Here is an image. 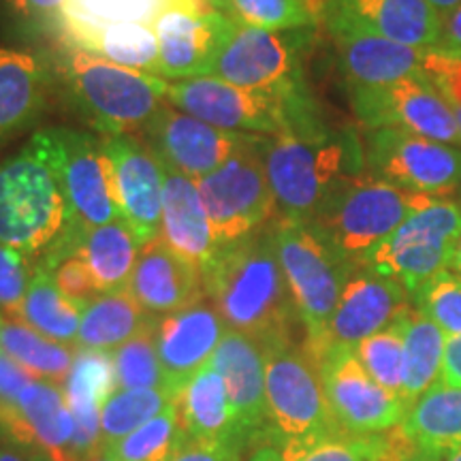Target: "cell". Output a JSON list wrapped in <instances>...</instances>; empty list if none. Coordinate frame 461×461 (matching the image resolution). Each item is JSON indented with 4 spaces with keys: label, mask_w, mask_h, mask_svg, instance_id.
I'll return each mask as SVG.
<instances>
[{
    "label": "cell",
    "mask_w": 461,
    "mask_h": 461,
    "mask_svg": "<svg viewBox=\"0 0 461 461\" xmlns=\"http://www.w3.org/2000/svg\"><path fill=\"white\" fill-rule=\"evenodd\" d=\"M274 221L218 248L201 272L205 297L227 330L250 336L263 348L295 342L293 331L302 325L276 252Z\"/></svg>",
    "instance_id": "6da1fadb"
},
{
    "label": "cell",
    "mask_w": 461,
    "mask_h": 461,
    "mask_svg": "<svg viewBox=\"0 0 461 461\" xmlns=\"http://www.w3.org/2000/svg\"><path fill=\"white\" fill-rule=\"evenodd\" d=\"M263 163L278 216L305 224L312 222L339 182L366 171L359 137L327 122L267 137Z\"/></svg>",
    "instance_id": "7a4b0ae2"
},
{
    "label": "cell",
    "mask_w": 461,
    "mask_h": 461,
    "mask_svg": "<svg viewBox=\"0 0 461 461\" xmlns=\"http://www.w3.org/2000/svg\"><path fill=\"white\" fill-rule=\"evenodd\" d=\"M68 227L71 207L50 126L0 163V241L39 258Z\"/></svg>",
    "instance_id": "3957f363"
},
{
    "label": "cell",
    "mask_w": 461,
    "mask_h": 461,
    "mask_svg": "<svg viewBox=\"0 0 461 461\" xmlns=\"http://www.w3.org/2000/svg\"><path fill=\"white\" fill-rule=\"evenodd\" d=\"M58 71L68 99L99 137L140 135L167 103L169 82L62 45Z\"/></svg>",
    "instance_id": "277c9868"
},
{
    "label": "cell",
    "mask_w": 461,
    "mask_h": 461,
    "mask_svg": "<svg viewBox=\"0 0 461 461\" xmlns=\"http://www.w3.org/2000/svg\"><path fill=\"white\" fill-rule=\"evenodd\" d=\"M167 103L216 129L274 137L327 122L308 86L291 92L248 90L216 77L169 82Z\"/></svg>",
    "instance_id": "5b68a950"
},
{
    "label": "cell",
    "mask_w": 461,
    "mask_h": 461,
    "mask_svg": "<svg viewBox=\"0 0 461 461\" xmlns=\"http://www.w3.org/2000/svg\"><path fill=\"white\" fill-rule=\"evenodd\" d=\"M438 197L408 193L370 171L346 177L310 222L346 263L361 265L380 241L387 240L412 212Z\"/></svg>",
    "instance_id": "8992f818"
},
{
    "label": "cell",
    "mask_w": 461,
    "mask_h": 461,
    "mask_svg": "<svg viewBox=\"0 0 461 461\" xmlns=\"http://www.w3.org/2000/svg\"><path fill=\"white\" fill-rule=\"evenodd\" d=\"M274 241L288 291L305 331L303 346L319 363L327 348V330L353 265L305 222L276 216Z\"/></svg>",
    "instance_id": "52a82bcc"
},
{
    "label": "cell",
    "mask_w": 461,
    "mask_h": 461,
    "mask_svg": "<svg viewBox=\"0 0 461 461\" xmlns=\"http://www.w3.org/2000/svg\"><path fill=\"white\" fill-rule=\"evenodd\" d=\"M461 238V205L453 197L431 199L397 227L357 267L372 269L414 295L445 272Z\"/></svg>",
    "instance_id": "ba28073f"
},
{
    "label": "cell",
    "mask_w": 461,
    "mask_h": 461,
    "mask_svg": "<svg viewBox=\"0 0 461 461\" xmlns=\"http://www.w3.org/2000/svg\"><path fill=\"white\" fill-rule=\"evenodd\" d=\"M263 350L269 423L267 445L305 440L342 429L322 389L319 363L305 346L286 342Z\"/></svg>",
    "instance_id": "9c48e42d"
},
{
    "label": "cell",
    "mask_w": 461,
    "mask_h": 461,
    "mask_svg": "<svg viewBox=\"0 0 461 461\" xmlns=\"http://www.w3.org/2000/svg\"><path fill=\"white\" fill-rule=\"evenodd\" d=\"M316 28L267 31L235 22L230 24L221 54L207 77L248 90L291 92L305 88V51L314 41Z\"/></svg>",
    "instance_id": "30bf717a"
},
{
    "label": "cell",
    "mask_w": 461,
    "mask_h": 461,
    "mask_svg": "<svg viewBox=\"0 0 461 461\" xmlns=\"http://www.w3.org/2000/svg\"><path fill=\"white\" fill-rule=\"evenodd\" d=\"M265 140L197 180L216 250L248 238L278 216L263 163Z\"/></svg>",
    "instance_id": "8fae6325"
},
{
    "label": "cell",
    "mask_w": 461,
    "mask_h": 461,
    "mask_svg": "<svg viewBox=\"0 0 461 461\" xmlns=\"http://www.w3.org/2000/svg\"><path fill=\"white\" fill-rule=\"evenodd\" d=\"M366 171L423 197H453L461 184V148L397 129L366 131Z\"/></svg>",
    "instance_id": "7c38bea8"
},
{
    "label": "cell",
    "mask_w": 461,
    "mask_h": 461,
    "mask_svg": "<svg viewBox=\"0 0 461 461\" xmlns=\"http://www.w3.org/2000/svg\"><path fill=\"white\" fill-rule=\"evenodd\" d=\"M348 99L366 131L397 129L461 148L457 120L425 77L387 86H348Z\"/></svg>",
    "instance_id": "4fadbf2b"
},
{
    "label": "cell",
    "mask_w": 461,
    "mask_h": 461,
    "mask_svg": "<svg viewBox=\"0 0 461 461\" xmlns=\"http://www.w3.org/2000/svg\"><path fill=\"white\" fill-rule=\"evenodd\" d=\"M327 402L338 425L350 434H384L400 428L408 403L367 374L350 346H330L319 359Z\"/></svg>",
    "instance_id": "5bb4252c"
},
{
    "label": "cell",
    "mask_w": 461,
    "mask_h": 461,
    "mask_svg": "<svg viewBox=\"0 0 461 461\" xmlns=\"http://www.w3.org/2000/svg\"><path fill=\"white\" fill-rule=\"evenodd\" d=\"M140 135L157 152L160 163L184 176L201 180L207 173L240 154L241 149L263 141L261 135L230 132L194 118L182 109L165 103L154 120Z\"/></svg>",
    "instance_id": "9a60e30c"
},
{
    "label": "cell",
    "mask_w": 461,
    "mask_h": 461,
    "mask_svg": "<svg viewBox=\"0 0 461 461\" xmlns=\"http://www.w3.org/2000/svg\"><path fill=\"white\" fill-rule=\"evenodd\" d=\"M51 131L71 207V227L95 229L120 221L112 163L101 137L67 126H51Z\"/></svg>",
    "instance_id": "2e32d148"
},
{
    "label": "cell",
    "mask_w": 461,
    "mask_h": 461,
    "mask_svg": "<svg viewBox=\"0 0 461 461\" xmlns=\"http://www.w3.org/2000/svg\"><path fill=\"white\" fill-rule=\"evenodd\" d=\"M233 17L218 9L163 5L152 28L158 37V75L167 82L207 77Z\"/></svg>",
    "instance_id": "e0dca14e"
},
{
    "label": "cell",
    "mask_w": 461,
    "mask_h": 461,
    "mask_svg": "<svg viewBox=\"0 0 461 461\" xmlns=\"http://www.w3.org/2000/svg\"><path fill=\"white\" fill-rule=\"evenodd\" d=\"M113 171L120 218L129 224L141 246L160 235L165 169L141 135L101 137Z\"/></svg>",
    "instance_id": "ac0fdd59"
},
{
    "label": "cell",
    "mask_w": 461,
    "mask_h": 461,
    "mask_svg": "<svg viewBox=\"0 0 461 461\" xmlns=\"http://www.w3.org/2000/svg\"><path fill=\"white\" fill-rule=\"evenodd\" d=\"M212 359L227 389L235 442L244 451L250 445L265 447L269 423L263 346L250 336L227 330Z\"/></svg>",
    "instance_id": "d6986e66"
},
{
    "label": "cell",
    "mask_w": 461,
    "mask_h": 461,
    "mask_svg": "<svg viewBox=\"0 0 461 461\" xmlns=\"http://www.w3.org/2000/svg\"><path fill=\"white\" fill-rule=\"evenodd\" d=\"M0 431L7 440L34 448L50 461H77L73 453L75 419L60 384L32 380L15 402L0 403Z\"/></svg>",
    "instance_id": "ffe728a7"
},
{
    "label": "cell",
    "mask_w": 461,
    "mask_h": 461,
    "mask_svg": "<svg viewBox=\"0 0 461 461\" xmlns=\"http://www.w3.org/2000/svg\"><path fill=\"white\" fill-rule=\"evenodd\" d=\"M321 24L330 32L348 86H387L402 79L423 77L429 48H411L389 41L331 17H325Z\"/></svg>",
    "instance_id": "44dd1931"
},
{
    "label": "cell",
    "mask_w": 461,
    "mask_h": 461,
    "mask_svg": "<svg viewBox=\"0 0 461 461\" xmlns=\"http://www.w3.org/2000/svg\"><path fill=\"white\" fill-rule=\"evenodd\" d=\"M227 325L205 295L186 308L157 319V350L167 387L180 393L184 384L216 353Z\"/></svg>",
    "instance_id": "7402d4cb"
},
{
    "label": "cell",
    "mask_w": 461,
    "mask_h": 461,
    "mask_svg": "<svg viewBox=\"0 0 461 461\" xmlns=\"http://www.w3.org/2000/svg\"><path fill=\"white\" fill-rule=\"evenodd\" d=\"M411 295L397 282L372 269L355 267L333 310L327 330V348L330 346L355 348L366 338L389 327L403 310L411 308Z\"/></svg>",
    "instance_id": "603a6c76"
},
{
    "label": "cell",
    "mask_w": 461,
    "mask_h": 461,
    "mask_svg": "<svg viewBox=\"0 0 461 461\" xmlns=\"http://www.w3.org/2000/svg\"><path fill=\"white\" fill-rule=\"evenodd\" d=\"M321 15L411 48H436L442 24L428 0H321Z\"/></svg>",
    "instance_id": "cb8c5ba5"
},
{
    "label": "cell",
    "mask_w": 461,
    "mask_h": 461,
    "mask_svg": "<svg viewBox=\"0 0 461 461\" xmlns=\"http://www.w3.org/2000/svg\"><path fill=\"white\" fill-rule=\"evenodd\" d=\"M129 291L152 316L171 314L205 295L201 269L177 257L160 235L141 248Z\"/></svg>",
    "instance_id": "d4e9b609"
},
{
    "label": "cell",
    "mask_w": 461,
    "mask_h": 461,
    "mask_svg": "<svg viewBox=\"0 0 461 461\" xmlns=\"http://www.w3.org/2000/svg\"><path fill=\"white\" fill-rule=\"evenodd\" d=\"M51 95V73L39 56L0 48V148L41 120Z\"/></svg>",
    "instance_id": "484cf974"
},
{
    "label": "cell",
    "mask_w": 461,
    "mask_h": 461,
    "mask_svg": "<svg viewBox=\"0 0 461 461\" xmlns=\"http://www.w3.org/2000/svg\"><path fill=\"white\" fill-rule=\"evenodd\" d=\"M51 246L77 252L88 265L101 295L129 288L132 269L143 248L122 218L95 229L68 227Z\"/></svg>",
    "instance_id": "4316f807"
},
{
    "label": "cell",
    "mask_w": 461,
    "mask_h": 461,
    "mask_svg": "<svg viewBox=\"0 0 461 461\" xmlns=\"http://www.w3.org/2000/svg\"><path fill=\"white\" fill-rule=\"evenodd\" d=\"M165 169V193H163V218H160V238L165 244L182 257L184 261L201 269L216 255L212 229L207 222L203 201H201L197 180L171 169Z\"/></svg>",
    "instance_id": "83f0119b"
},
{
    "label": "cell",
    "mask_w": 461,
    "mask_h": 461,
    "mask_svg": "<svg viewBox=\"0 0 461 461\" xmlns=\"http://www.w3.org/2000/svg\"><path fill=\"white\" fill-rule=\"evenodd\" d=\"M417 451L400 428L384 434H333L305 438V440L274 442L257 448L261 461H408Z\"/></svg>",
    "instance_id": "f1b7e54d"
},
{
    "label": "cell",
    "mask_w": 461,
    "mask_h": 461,
    "mask_svg": "<svg viewBox=\"0 0 461 461\" xmlns=\"http://www.w3.org/2000/svg\"><path fill=\"white\" fill-rule=\"evenodd\" d=\"M182 429L186 440H230L233 436V417H230L227 389L214 359L205 363L193 378L184 384L176 397Z\"/></svg>",
    "instance_id": "f546056e"
},
{
    "label": "cell",
    "mask_w": 461,
    "mask_h": 461,
    "mask_svg": "<svg viewBox=\"0 0 461 461\" xmlns=\"http://www.w3.org/2000/svg\"><path fill=\"white\" fill-rule=\"evenodd\" d=\"M403 325V389L408 408L440 383L447 336L414 305L402 312Z\"/></svg>",
    "instance_id": "4dcf8cb0"
},
{
    "label": "cell",
    "mask_w": 461,
    "mask_h": 461,
    "mask_svg": "<svg viewBox=\"0 0 461 461\" xmlns=\"http://www.w3.org/2000/svg\"><path fill=\"white\" fill-rule=\"evenodd\" d=\"M152 319L154 316L137 303L129 288L105 293L86 305L79 322L77 348L113 353L135 338Z\"/></svg>",
    "instance_id": "1f68e13d"
},
{
    "label": "cell",
    "mask_w": 461,
    "mask_h": 461,
    "mask_svg": "<svg viewBox=\"0 0 461 461\" xmlns=\"http://www.w3.org/2000/svg\"><path fill=\"white\" fill-rule=\"evenodd\" d=\"M400 429L420 451L440 453L461 445V387L434 384L408 408Z\"/></svg>",
    "instance_id": "d6a6232c"
},
{
    "label": "cell",
    "mask_w": 461,
    "mask_h": 461,
    "mask_svg": "<svg viewBox=\"0 0 461 461\" xmlns=\"http://www.w3.org/2000/svg\"><path fill=\"white\" fill-rule=\"evenodd\" d=\"M62 45L77 48L132 71L158 75V37L152 24L126 22L62 37Z\"/></svg>",
    "instance_id": "836d02e7"
},
{
    "label": "cell",
    "mask_w": 461,
    "mask_h": 461,
    "mask_svg": "<svg viewBox=\"0 0 461 461\" xmlns=\"http://www.w3.org/2000/svg\"><path fill=\"white\" fill-rule=\"evenodd\" d=\"M86 305L73 302L56 285L54 276L43 265L34 263L32 280L28 285L26 297L22 302L17 321L43 333L45 338L60 344L77 346L79 322Z\"/></svg>",
    "instance_id": "e575fe53"
},
{
    "label": "cell",
    "mask_w": 461,
    "mask_h": 461,
    "mask_svg": "<svg viewBox=\"0 0 461 461\" xmlns=\"http://www.w3.org/2000/svg\"><path fill=\"white\" fill-rule=\"evenodd\" d=\"M0 350L24 367L32 378L65 387L71 372L77 346L60 344L45 338L20 321L3 319L0 327Z\"/></svg>",
    "instance_id": "d590c367"
},
{
    "label": "cell",
    "mask_w": 461,
    "mask_h": 461,
    "mask_svg": "<svg viewBox=\"0 0 461 461\" xmlns=\"http://www.w3.org/2000/svg\"><path fill=\"white\" fill-rule=\"evenodd\" d=\"M176 402V393L167 389H118L101 408L103 451L141 428L149 419Z\"/></svg>",
    "instance_id": "8d00e7d4"
},
{
    "label": "cell",
    "mask_w": 461,
    "mask_h": 461,
    "mask_svg": "<svg viewBox=\"0 0 461 461\" xmlns=\"http://www.w3.org/2000/svg\"><path fill=\"white\" fill-rule=\"evenodd\" d=\"M160 7L157 0H67L56 31L60 37H71L126 22L152 24Z\"/></svg>",
    "instance_id": "74e56055"
},
{
    "label": "cell",
    "mask_w": 461,
    "mask_h": 461,
    "mask_svg": "<svg viewBox=\"0 0 461 461\" xmlns=\"http://www.w3.org/2000/svg\"><path fill=\"white\" fill-rule=\"evenodd\" d=\"M186 440L176 402L103 451L115 461H169Z\"/></svg>",
    "instance_id": "f35d334b"
},
{
    "label": "cell",
    "mask_w": 461,
    "mask_h": 461,
    "mask_svg": "<svg viewBox=\"0 0 461 461\" xmlns=\"http://www.w3.org/2000/svg\"><path fill=\"white\" fill-rule=\"evenodd\" d=\"M218 9L241 24L267 31L319 28L321 0H218Z\"/></svg>",
    "instance_id": "ab89813d"
},
{
    "label": "cell",
    "mask_w": 461,
    "mask_h": 461,
    "mask_svg": "<svg viewBox=\"0 0 461 461\" xmlns=\"http://www.w3.org/2000/svg\"><path fill=\"white\" fill-rule=\"evenodd\" d=\"M113 367L118 389H167L163 366L157 350V316L129 342L115 348ZM173 393V391H171Z\"/></svg>",
    "instance_id": "60d3db41"
},
{
    "label": "cell",
    "mask_w": 461,
    "mask_h": 461,
    "mask_svg": "<svg viewBox=\"0 0 461 461\" xmlns=\"http://www.w3.org/2000/svg\"><path fill=\"white\" fill-rule=\"evenodd\" d=\"M357 359L380 387L402 397L403 389V325L402 314L389 327L355 346ZM403 400V397H402Z\"/></svg>",
    "instance_id": "b9f144b4"
},
{
    "label": "cell",
    "mask_w": 461,
    "mask_h": 461,
    "mask_svg": "<svg viewBox=\"0 0 461 461\" xmlns=\"http://www.w3.org/2000/svg\"><path fill=\"white\" fill-rule=\"evenodd\" d=\"M411 299L414 308L447 338H461V278L457 274L451 269L436 274Z\"/></svg>",
    "instance_id": "7bdbcfd3"
},
{
    "label": "cell",
    "mask_w": 461,
    "mask_h": 461,
    "mask_svg": "<svg viewBox=\"0 0 461 461\" xmlns=\"http://www.w3.org/2000/svg\"><path fill=\"white\" fill-rule=\"evenodd\" d=\"M37 258L0 241V310L3 319L17 321Z\"/></svg>",
    "instance_id": "ee69618b"
},
{
    "label": "cell",
    "mask_w": 461,
    "mask_h": 461,
    "mask_svg": "<svg viewBox=\"0 0 461 461\" xmlns=\"http://www.w3.org/2000/svg\"><path fill=\"white\" fill-rule=\"evenodd\" d=\"M423 77L440 92L461 129V51L429 48Z\"/></svg>",
    "instance_id": "f6af8a7d"
},
{
    "label": "cell",
    "mask_w": 461,
    "mask_h": 461,
    "mask_svg": "<svg viewBox=\"0 0 461 461\" xmlns=\"http://www.w3.org/2000/svg\"><path fill=\"white\" fill-rule=\"evenodd\" d=\"M67 0H3L7 14L28 28H54Z\"/></svg>",
    "instance_id": "bcb514c9"
},
{
    "label": "cell",
    "mask_w": 461,
    "mask_h": 461,
    "mask_svg": "<svg viewBox=\"0 0 461 461\" xmlns=\"http://www.w3.org/2000/svg\"><path fill=\"white\" fill-rule=\"evenodd\" d=\"M241 453L244 448L230 440H188L177 448L169 461H240Z\"/></svg>",
    "instance_id": "7dc6e473"
},
{
    "label": "cell",
    "mask_w": 461,
    "mask_h": 461,
    "mask_svg": "<svg viewBox=\"0 0 461 461\" xmlns=\"http://www.w3.org/2000/svg\"><path fill=\"white\" fill-rule=\"evenodd\" d=\"M32 378L24 367L0 350V403H11L17 400V395L24 391L26 384H31Z\"/></svg>",
    "instance_id": "c3c4849f"
},
{
    "label": "cell",
    "mask_w": 461,
    "mask_h": 461,
    "mask_svg": "<svg viewBox=\"0 0 461 461\" xmlns=\"http://www.w3.org/2000/svg\"><path fill=\"white\" fill-rule=\"evenodd\" d=\"M436 48L447 51H461V5L442 17L440 37H438Z\"/></svg>",
    "instance_id": "681fc988"
},
{
    "label": "cell",
    "mask_w": 461,
    "mask_h": 461,
    "mask_svg": "<svg viewBox=\"0 0 461 461\" xmlns=\"http://www.w3.org/2000/svg\"><path fill=\"white\" fill-rule=\"evenodd\" d=\"M440 383L448 387H461V338H447Z\"/></svg>",
    "instance_id": "f907efd6"
},
{
    "label": "cell",
    "mask_w": 461,
    "mask_h": 461,
    "mask_svg": "<svg viewBox=\"0 0 461 461\" xmlns=\"http://www.w3.org/2000/svg\"><path fill=\"white\" fill-rule=\"evenodd\" d=\"M0 461H50V459L45 457L43 453L34 451V448L5 440V445H0Z\"/></svg>",
    "instance_id": "816d5d0a"
},
{
    "label": "cell",
    "mask_w": 461,
    "mask_h": 461,
    "mask_svg": "<svg viewBox=\"0 0 461 461\" xmlns=\"http://www.w3.org/2000/svg\"><path fill=\"white\" fill-rule=\"evenodd\" d=\"M160 5H184L194 9H218V0H157ZM221 11V9H218Z\"/></svg>",
    "instance_id": "f5cc1de1"
},
{
    "label": "cell",
    "mask_w": 461,
    "mask_h": 461,
    "mask_svg": "<svg viewBox=\"0 0 461 461\" xmlns=\"http://www.w3.org/2000/svg\"><path fill=\"white\" fill-rule=\"evenodd\" d=\"M428 3L440 14V17H445L447 14H451L457 5H461V0H428Z\"/></svg>",
    "instance_id": "db71d44e"
},
{
    "label": "cell",
    "mask_w": 461,
    "mask_h": 461,
    "mask_svg": "<svg viewBox=\"0 0 461 461\" xmlns=\"http://www.w3.org/2000/svg\"><path fill=\"white\" fill-rule=\"evenodd\" d=\"M448 269H451L453 274H457L461 278V238L457 241V246H455L453 258H451V265H448Z\"/></svg>",
    "instance_id": "11a10c76"
},
{
    "label": "cell",
    "mask_w": 461,
    "mask_h": 461,
    "mask_svg": "<svg viewBox=\"0 0 461 461\" xmlns=\"http://www.w3.org/2000/svg\"><path fill=\"white\" fill-rule=\"evenodd\" d=\"M438 459L440 461H461V445L447 448V451L438 453Z\"/></svg>",
    "instance_id": "9f6ffc18"
},
{
    "label": "cell",
    "mask_w": 461,
    "mask_h": 461,
    "mask_svg": "<svg viewBox=\"0 0 461 461\" xmlns=\"http://www.w3.org/2000/svg\"><path fill=\"white\" fill-rule=\"evenodd\" d=\"M408 461H440L438 459V453H431V451H420V448H417L411 457H408Z\"/></svg>",
    "instance_id": "6f0895ef"
},
{
    "label": "cell",
    "mask_w": 461,
    "mask_h": 461,
    "mask_svg": "<svg viewBox=\"0 0 461 461\" xmlns=\"http://www.w3.org/2000/svg\"><path fill=\"white\" fill-rule=\"evenodd\" d=\"M453 199L455 201H457V203L461 205V184H459V186H457V190H455V194H453Z\"/></svg>",
    "instance_id": "680465c9"
},
{
    "label": "cell",
    "mask_w": 461,
    "mask_h": 461,
    "mask_svg": "<svg viewBox=\"0 0 461 461\" xmlns=\"http://www.w3.org/2000/svg\"><path fill=\"white\" fill-rule=\"evenodd\" d=\"M92 461H115V459L107 457V455H99V457H96V459H92Z\"/></svg>",
    "instance_id": "91938a15"
},
{
    "label": "cell",
    "mask_w": 461,
    "mask_h": 461,
    "mask_svg": "<svg viewBox=\"0 0 461 461\" xmlns=\"http://www.w3.org/2000/svg\"><path fill=\"white\" fill-rule=\"evenodd\" d=\"M248 461H261V457H258V455H257V453H252V457H250V459H248Z\"/></svg>",
    "instance_id": "94428289"
},
{
    "label": "cell",
    "mask_w": 461,
    "mask_h": 461,
    "mask_svg": "<svg viewBox=\"0 0 461 461\" xmlns=\"http://www.w3.org/2000/svg\"><path fill=\"white\" fill-rule=\"evenodd\" d=\"M0 327H3V314H0Z\"/></svg>",
    "instance_id": "6125c7cd"
}]
</instances>
